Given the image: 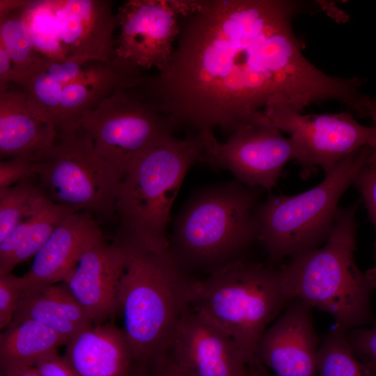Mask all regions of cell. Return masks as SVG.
<instances>
[{
  "mask_svg": "<svg viewBox=\"0 0 376 376\" xmlns=\"http://www.w3.org/2000/svg\"><path fill=\"white\" fill-rule=\"evenodd\" d=\"M320 3L299 0H191L177 46L141 85L176 125L233 134L273 104L299 111L329 100L350 107L355 78L334 77L302 53L292 23Z\"/></svg>",
  "mask_w": 376,
  "mask_h": 376,
  "instance_id": "obj_1",
  "label": "cell"
},
{
  "mask_svg": "<svg viewBox=\"0 0 376 376\" xmlns=\"http://www.w3.org/2000/svg\"><path fill=\"white\" fill-rule=\"evenodd\" d=\"M115 240L126 258L118 311L134 367L144 370L168 352L180 320L191 308L198 279L169 249L152 251L121 231Z\"/></svg>",
  "mask_w": 376,
  "mask_h": 376,
  "instance_id": "obj_2",
  "label": "cell"
},
{
  "mask_svg": "<svg viewBox=\"0 0 376 376\" xmlns=\"http://www.w3.org/2000/svg\"><path fill=\"white\" fill-rule=\"evenodd\" d=\"M357 203L338 207L332 231L322 246L299 252L279 267L288 299H299L329 313L346 330L365 322L374 288L354 260Z\"/></svg>",
  "mask_w": 376,
  "mask_h": 376,
  "instance_id": "obj_3",
  "label": "cell"
},
{
  "mask_svg": "<svg viewBox=\"0 0 376 376\" xmlns=\"http://www.w3.org/2000/svg\"><path fill=\"white\" fill-rule=\"evenodd\" d=\"M260 192L239 182L203 187L173 221L169 249L189 272L209 273L239 258L258 240Z\"/></svg>",
  "mask_w": 376,
  "mask_h": 376,
  "instance_id": "obj_4",
  "label": "cell"
},
{
  "mask_svg": "<svg viewBox=\"0 0 376 376\" xmlns=\"http://www.w3.org/2000/svg\"><path fill=\"white\" fill-rule=\"evenodd\" d=\"M290 301L279 267L243 257L198 279L191 308L225 331L254 363L263 334Z\"/></svg>",
  "mask_w": 376,
  "mask_h": 376,
  "instance_id": "obj_5",
  "label": "cell"
},
{
  "mask_svg": "<svg viewBox=\"0 0 376 376\" xmlns=\"http://www.w3.org/2000/svg\"><path fill=\"white\" fill-rule=\"evenodd\" d=\"M201 133L175 137L147 152L123 176L116 214L121 231L155 252L169 247L171 210L189 169L200 162Z\"/></svg>",
  "mask_w": 376,
  "mask_h": 376,
  "instance_id": "obj_6",
  "label": "cell"
},
{
  "mask_svg": "<svg viewBox=\"0 0 376 376\" xmlns=\"http://www.w3.org/2000/svg\"><path fill=\"white\" fill-rule=\"evenodd\" d=\"M373 148L365 146L336 164L317 186L295 196L269 194L255 212L258 240L276 264L318 248L329 237L338 202L352 185Z\"/></svg>",
  "mask_w": 376,
  "mask_h": 376,
  "instance_id": "obj_7",
  "label": "cell"
},
{
  "mask_svg": "<svg viewBox=\"0 0 376 376\" xmlns=\"http://www.w3.org/2000/svg\"><path fill=\"white\" fill-rule=\"evenodd\" d=\"M142 75L86 112L80 125L123 176L147 152L175 137L178 127L141 87Z\"/></svg>",
  "mask_w": 376,
  "mask_h": 376,
  "instance_id": "obj_8",
  "label": "cell"
},
{
  "mask_svg": "<svg viewBox=\"0 0 376 376\" xmlns=\"http://www.w3.org/2000/svg\"><path fill=\"white\" fill-rule=\"evenodd\" d=\"M39 162L41 188L53 202L94 217L116 214L123 175L99 154L83 128L58 132L54 146Z\"/></svg>",
  "mask_w": 376,
  "mask_h": 376,
  "instance_id": "obj_9",
  "label": "cell"
},
{
  "mask_svg": "<svg viewBox=\"0 0 376 376\" xmlns=\"http://www.w3.org/2000/svg\"><path fill=\"white\" fill-rule=\"evenodd\" d=\"M263 112L289 134L304 178L317 167L326 174L360 148L375 146L376 127L360 124L350 113L304 115L283 103L269 105Z\"/></svg>",
  "mask_w": 376,
  "mask_h": 376,
  "instance_id": "obj_10",
  "label": "cell"
},
{
  "mask_svg": "<svg viewBox=\"0 0 376 376\" xmlns=\"http://www.w3.org/2000/svg\"><path fill=\"white\" fill-rule=\"evenodd\" d=\"M201 133L204 148L200 162L230 171L239 182L251 187L269 191L286 163L296 159L290 139L282 135L263 111L224 143L217 141L212 131Z\"/></svg>",
  "mask_w": 376,
  "mask_h": 376,
  "instance_id": "obj_11",
  "label": "cell"
},
{
  "mask_svg": "<svg viewBox=\"0 0 376 376\" xmlns=\"http://www.w3.org/2000/svg\"><path fill=\"white\" fill-rule=\"evenodd\" d=\"M189 0H129L116 13L118 33L114 57L142 71L162 70L173 54L179 35V18Z\"/></svg>",
  "mask_w": 376,
  "mask_h": 376,
  "instance_id": "obj_12",
  "label": "cell"
},
{
  "mask_svg": "<svg viewBox=\"0 0 376 376\" xmlns=\"http://www.w3.org/2000/svg\"><path fill=\"white\" fill-rule=\"evenodd\" d=\"M166 354L185 376H250L253 364L230 336L191 308L180 320Z\"/></svg>",
  "mask_w": 376,
  "mask_h": 376,
  "instance_id": "obj_13",
  "label": "cell"
},
{
  "mask_svg": "<svg viewBox=\"0 0 376 376\" xmlns=\"http://www.w3.org/2000/svg\"><path fill=\"white\" fill-rule=\"evenodd\" d=\"M312 308L293 299L263 334L257 358L275 376H318L319 338Z\"/></svg>",
  "mask_w": 376,
  "mask_h": 376,
  "instance_id": "obj_14",
  "label": "cell"
},
{
  "mask_svg": "<svg viewBox=\"0 0 376 376\" xmlns=\"http://www.w3.org/2000/svg\"><path fill=\"white\" fill-rule=\"evenodd\" d=\"M126 258L114 239L108 243L103 235L84 249L64 281L94 325L104 323L118 310V292Z\"/></svg>",
  "mask_w": 376,
  "mask_h": 376,
  "instance_id": "obj_15",
  "label": "cell"
},
{
  "mask_svg": "<svg viewBox=\"0 0 376 376\" xmlns=\"http://www.w3.org/2000/svg\"><path fill=\"white\" fill-rule=\"evenodd\" d=\"M49 1L66 58L113 60L117 18L112 1Z\"/></svg>",
  "mask_w": 376,
  "mask_h": 376,
  "instance_id": "obj_16",
  "label": "cell"
},
{
  "mask_svg": "<svg viewBox=\"0 0 376 376\" xmlns=\"http://www.w3.org/2000/svg\"><path fill=\"white\" fill-rule=\"evenodd\" d=\"M102 234L95 217L88 212H72L65 217L21 276L22 295L63 282L85 247Z\"/></svg>",
  "mask_w": 376,
  "mask_h": 376,
  "instance_id": "obj_17",
  "label": "cell"
},
{
  "mask_svg": "<svg viewBox=\"0 0 376 376\" xmlns=\"http://www.w3.org/2000/svg\"><path fill=\"white\" fill-rule=\"evenodd\" d=\"M56 126L21 88L0 93V157L40 160L54 146Z\"/></svg>",
  "mask_w": 376,
  "mask_h": 376,
  "instance_id": "obj_18",
  "label": "cell"
},
{
  "mask_svg": "<svg viewBox=\"0 0 376 376\" xmlns=\"http://www.w3.org/2000/svg\"><path fill=\"white\" fill-rule=\"evenodd\" d=\"M78 376H133L134 359L123 329L95 324L66 345L63 356Z\"/></svg>",
  "mask_w": 376,
  "mask_h": 376,
  "instance_id": "obj_19",
  "label": "cell"
},
{
  "mask_svg": "<svg viewBox=\"0 0 376 376\" xmlns=\"http://www.w3.org/2000/svg\"><path fill=\"white\" fill-rule=\"evenodd\" d=\"M142 75L116 59L93 60L77 79L61 87L56 125L58 132L80 128L84 114L95 109L116 88Z\"/></svg>",
  "mask_w": 376,
  "mask_h": 376,
  "instance_id": "obj_20",
  "label": "cell"
},
{
  "mask_svg": "<svg viewBox=\"0 0 376 376\" xmlns=\"http://www.w3.org/2000/svg\"><path fill=\"white\" fill-rule=\"evenodd\" d=\"M24 320L38 322L70 340L94 325L63 282L22 295L11 322Z\"/></svg>",
  "mask_w": 376,
  "mask_h": 376,
  "instance_id": "obj_21",
  "label": "cell"
},
{
  "mask_svg": "<svg viewBox=\"0 0 376 376\" xmlns=\"http://www.w3.org/2000/svg\"><path fill=\"white\" fill-rule=\"evenodd\" d=\"M74 212L43 192L31 210L0 241V275L34 256L61 221Z\"/></svg>",
  "mask_w": 376,
  "mask_h": 376,
  "instance_id": "obj_22",
  "label": "cell"
},
{
  "mask_svg": "<svg viewBox=\"0 0 376 376\" xmlns=\"http://www.w3.org/2000/svg\"><path fill=\"white\" fill-rule=\"evenodd\" d=\"M70 340L38 322H11L0 335L1 374L34 366L42 356Z\"/></svg>",
  "mask_w": 376,
  "mask_h": 376,
  "instance_id": "obj_23",
  "label": "cell"
},
{
  "mask_svg": "<svg viewBox=\"0 0 376 376\" xmlns=\"http://www.w3.org/2000/svg\"><path fill=\"white\" fill-rule=\"evenodd\" d=\"M25 5L0 22V47L6 52L11 61L16 75L15 81L24 72L44 59L35 47L25 20Z\"/></svg>",
  "mask_w": 376,
  "mask_h": 376,
  "instance_id": "obj_24",
  "label": "cell"
},
{
  "mask_svg": "<svg viewBox=\"0 0 376 376\" xmlns=\"http://www.w3.org/2000/svg\"><path fill=\"white\" fill-rule=\"evenodd\" d=\"M318 376H363L347 338L339 325L325 336L318 354Z\"/></svg>",
  "mask_w": 376,
  "mask_h": 376,
  "instance_id": "obj_25",
  "label": "cell"
},
{
  "mask_svg": "<svg viewBox=\"0 0 376 376\" xmlns=\"http://www.w3.org/2000/svg\"><path fill=\"white\" fill-rule=\"evenodd\" d=\"M24 15L38 54L44 59H66L57 37L49 1H28L24 6Z\"/></svg>",
  "mask_w": 376,
  "mask_h": 376,
  "instance_id": "obj_26",
  "label": "cell"
},
{
  "mask_svg": "<svg viewBox=\"0 0 376 376\" xmlns=\"http://www.w3.org/2000/svg\"><path fill=\"white\" fill-rule=\"evenodd\" d=\"M42 192L32 179L0 191V241L29 214Z\"/></svg>",
  "mask_w": 376,
  "mask_h": 376,
  "instance_id": "obj_27",
  "label": "cell"
},
{
  "mask_svg": "<svg viewBox=\"0 0 376 376\" xmlns=\"http://www.w3.org/2000/svg\"><path fill=\"white\" fill-rule=\"evenodd\" d=\"M39 161L25 157H12L0 162V191L38 176Z\"/></svg>",
  "mask_w": 376,
  "mask_h": 376,
  "instance_id": "obj_28",
  "label": "cell"
},
{
  "mask_svg": "<svg viewBox=\"0 0 376 376\" xmlns=\"http://www.w3.org/2000/svg\"><path fill=\"white\" fill-rule=\"evenodd\" d=\"M22 292L21 276L11 273L0 275L1 329H5L12 322Z\"/></svg>",
  "mask_w": 376,
  "mask_h": 376,
  "instance_id": "obj_29",
  "label": "cell"
},
{
  "mask_svg": "<svg viewBox=\"0 0 376 376\" xmlns=\"http://www.w3.org/2000/svg\"><path fill=\"white\" fill-rule=\"evenodd\" d=\"M370 155L359 170L354 185L362 196L376 231V159Z\"/></svg>",
  "mask_w": 376,
  "mask_h": 376,
  "instance_id": "obj_30",
  "label": "cell"
},
{
  "mask_svg": "<svg viewBox=\"0 0 376 376\" xmlns=\"http://www.w3.org/2000/svg\"><path fill=\"white\" fill-rule=\"evenodd\" d=\"M348 343L354 351L376 362V327L370 329H354L347 334Z\"/></svg>",
  "mask_w": 376,
  "mask_h": 376,
  "instance_id": "obj_31",
  "label": "cell"
},
{
  "mask_svg": "<svg viewBox=\"0 0 376 376\" xmlns=\"http://www.w3.org/2000/svg\"><path fill=\"white\" fill-rule=\"evenodd\" d=\"M42 376H78L56 350L42 356L34 366Z\"/></svg>",
  "mask_w": 376,
  "mask_h": 376,
  "instance_id": "obj_32",
  "label": "cell"
},
{
  "mask_svg": "<svg viewBox=\"0 0 376 376\" xmlns=\"http://www.w3.org/2000/svg\"><path fill=\"white\" fill-rule=\"evenodd\" d=\"M143 376H185L173 363L167 354L155 359L145 370Z\"/></svg>",
  "mask_w": 376,
  "mask_h": 376,
  "instance_id": "obj_33",
  "label": "cell"
},
{
  "mask_svg": "<svg viewBox=\"0 0 376 376\" xmlns=\"http://www.w3.org/2000/svg\"><path fill=\"white\" fill-rule=\"evenodd\" d=\"M15 79L16 75L11 61L6 52L0 47V93L8 89Z\"/></svg>",
  "mask_w": 376,
  "mask_h": 376,
  "instance_id": "obj_34",
  "label": "cell"
},
{
  "mask_svg": "<svg viewBox=\"0 0 376 376\" xmlns=\"http://www.w3.org/2000/svg\"><path fill=\"white\" fill-rule=\"evenodd\" d=\"M25 0H1L0 1V22L13 12L21 8L27 3Z\"/></svg>",
  "mask_w": 376,
  "mask_h": 376,
  "instance_id": "obj_35",
  "label": "cell"
},
{
  "mask_svg": "<svg viewBox=\"0 0 376 376\" xmlns=\"http://www.w3.org/2000/svg\"><path fill=\"white\" fill-rule=\"evenodd\" d=\"M363 116L370 117L374 121L376 127V102L368 96L366 97L362 105L361 117ZM370 155L373 159H376V140Z\"/></svg>",
  "mask_w": 376,
  "mask_h": 376,
  "instance_id": "obj_36",
  "label": "cell"
},
{
  "mask_svg": "<svg viewBox=\"0 0 376 376\" xmlns=\"http://www.w3.org/2000/svg\"><path fill=\"white\" fill-rule=\"evenodd\" d=\"M1 376H42L35 366H29L18 369L6 374H1Z\"/></svg>",
  "mask_w": 376,
  "mask_h": 376,
  "instance_id": "obj_37",
  "label": "cell"
},
{
  "mask_svg": "<svg viewBox=\"0 0 376 376\" xmlns=\"http://www.w3.org/2000/svg\"><path fill=\"white\" fill-rule=\"evenodd\" d=\"M366 274L371 282L373 288H376V267L368 271Z\"/></svg>",
  "mask_w": 376,
  "mask_h": 376,
  "instance_id": "obj_38",
  "label": "cell"
},
{
  "mask_svg": "<svg viewBox=\"0 0 376 376\" xmlns=\"http://www.w3.org/2000/svg\"><path fill=\"white\" fill-rule=\"evenodd\" d=\"M261 372L259 367L254 366L251 368L250 376H260Z\"/></svg>",
  "mask_w": 376,
  "mask_h": 376,
  "instance_id": "obj_39",
  "label": "cell"
},
{
  "mask_svg": "<svg viewBox=\"0 0 376 376\" xmlns=\"http://www.w3.org/2000/svg\"><path fill=\"white\" fill-rule=\"evenodd\" d=\"M368 361L367 363L368 367L370 368V370L373 373V375L376 376V362L369 361Z\"/></svg>",
  "mask_w": 376,
  "mask_h": 376,
  "instance_id": "obj_40",
  "label": "cell"
},
{
  "mask_svg": "<svg viewBox=\"0 0 376 376\" xmlns=\"http://www.w3.org/2000/svg\"><path fill=\"white\" fill-rule=\"evenodd\" d=\"M133 376H141V373L138 370H134Z\"/></svg>",
  "mask_w": 376,
  "mask_h": 376,
  "instance_id": "obj_41",
  "label": "cell"
},
{
  "mask_svg": "<svg viewBox=\"0 0 376 376\" xmlns=\"http://www.w3.org/2000/svg\"><path fill=\"white\" fill-rule=\"evenodd\" d=\"M260 376H267V375H266V373H265V370L263 366L262 370H261V375H260Z\"/></svg>",
  "mask_w": 376,
  "mask_h": 376,
  "instance_id": "obj_42",
  "label": "cell"
}]
</instances>
